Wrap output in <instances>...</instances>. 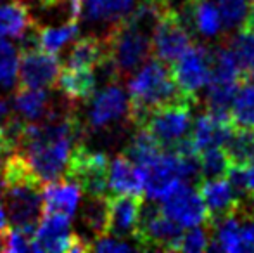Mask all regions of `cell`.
Instances as JSON below:
<instances>
[{"label":"cell","mask_w":254,"mask_h":253,"mask_svg":"<svg viewBox=\"0 0 254 253\" xmlns=\"http://www.w3.org/2000/svg\"><path fill=\"white\" fill-rule=\"evenodd\" d=\"M80 118L74 111H69L61 116L52 115L42 125L26 122L17 148L37 175L47 184L63 177L67 155L80 142Z\"/></svg>","instance_id":"obj_1"},{"label":"cell","mask_w":254,"mask_h":253,"mask_svg":"<svg viewBox=\"0 0 254 253\" xmlns=\"http://www.w3.org/2000/svg\"><path fill=\"white\" fill-rule=\"evenodd\" d=\"M44 180L21 153H10L0 169V203L10 229L33 238L44 217Z\"/></svg>","instance_id":"obj_2"},{"label":"cell","mask_w":254,"mask_h":253,"mask_svg":"<svg viewBox=\"0 0 254 253\" xmlns=\"http://www.w3.org/2000/svg\"><path fill=\"white\" fill-rule=\"evenodd\" d=\"M128 82V122L138 127L152 109L175 102H194L182 94L170 64L152 58L133 71Z\"/></svg>","instance_id":"obj_3"},{"label":"cell","mask_w":254,"mask_h":253,"mask_svg":"<svg viewBox=\"0 0 254 253\" xmlns=\"http://www.w3.org/2000/svg\"><path fill=\"white\" fill-rule=\"evenodd\" d=\"M104 42L114 78L137 71L152 56V33L131 23L127 16L113 24Z\"/></svg>","instance_id":"obj_4"},{"label":"cell","mask_w":254,"mask_h":253,"mask_svg":"<svg viewBox=\"0 0 254 253\" xmlns=\"http://www.w3.org/2000/svg\"><path fill=\"white\" fill-rule=\"evenodd\" d=\"M67 180L76 184L83 194L90 198L106 196L109 179V158L106 153L90 151L81 142L71 148L64 167Z\"/></svg>","instance_id":"obj_5"},{"label":"cell","mask_w":254,"mask_h":253,"mask_svg":"<svg viewBox=\"0 0 254 253\" xmlns=\"http://www.w3.org/2000/svg\"><path fill=\"white\" fill-rule=\"evenodd\" d=\"M138 127L145 128L159 142L163 151H171L182 141L190 137L192 104L190 102H175V104L159 106L147 113V116L142 120Z\"/></svg>","instance_id":"obj_6"},{"label":"cell","mask_w":254,"mask_h":253,"mask_svg":"<svg viewBox=\"0 0 254 253\" xmlns=\"http://www.w3.org/2000/svg\"><path fill=\"white\" fill-rule=\"evenodd\" d=\"M211 63L213 54L211 49L204 44H194L189 49H185L173 63L170 64L171 75L177 82L178 88L185 97H189L192 102H197L199 92L206 88L211 77Z\"/></svg>","instance_id":"obj_7"},{"label":"cell","mask_w":254,"mask_h":253,"mask_svg":"<svg viewBox=\"0 0 254 253\" xmlns=\"http://www.w3.org/2000/svg\"><path fill=\"white\" fill-rule=\"evenodd\" d=\"M184 233V227L166 217L159 206L142 208L137 229L133 238L137 241L138 250H164L177 252L178 241Z\"/></svg>","instance_id":"obj_8"},{"label":"cell","mask_w":254,"mask_h":253,"mask_svg":"<svg viewBox=\"0 0 254 253\" xmlns=\"http://www.w3.org/2000/svg\"><path fill=\"white\" fill-rule=\"evenodd\" d=\"M194 37L187 30L177 9L170 7L157 19L152 31V58L171 64L185 49L194 44Z\"/></svg>","instance_id":"obj_9"},{"label":"cell","mask_w":254,"mask_h":253,"mask_svg":"<svg viewBox=\"0 0 254 253\" xmlns=\"http://www.w3.org/2000/svg\"><path fill=\"white\" fill-rule=\"evenodd\" d=\"M159 210L184 229L202 224L209 226L206 205L194 184L178 182L163 199H159Z\"/></svg>","instance_id":"obj_10"},{"label":"cell","mask_w":254,"mask_h":253,"mask_svg":"<svg viewBox=\"0 0 254 253\" xmlns=\"http://www.w3.org/2000/svg\"><path fill=\"white\" fill-rule=\"evenodd\" d=\"M17 64L19 87L45 88L56 84L61 71V61L56 52H47L40 47L21 49Z\"/></svg>","instance_id":"obj_11"},{"label":"cell","mask_w":254,"mask_h":253,"mask_svg":"<svg viewBox=\"0 0 254 253\" xmlns=\"http://www.w3.org/2000/svg\"><path fill=\"white\" fill-rule=\"evenodd\" d=\"M144 179V192L147 199L159 201L178 182H184L180 175V155L163 151L149 165L140 167Z\"/></svg>","instance_id":"obj_12"},{"label":"cell","mask_w":254,"mask_h":253,"mask_svg":"<svg viewBox=\"0 0 254 253\" xmlns=\"http://www.w3.org/2000/svg\"><path fill=\"white\" fill-rule=\"evenodd\" d=\"M144 208L142 194H118L106 198V234L118 238L133 236Z\"/></svg>","instance_id":"obj_13"},{"label":"cell","mask_w":254,"mask_h":253,"mask_svg":"<svg viewBox=\"0 0 254 253\" xmlns=\"http://www.w3.org/2000/svg\"><path fill=\"white\" fill-rule=\"evenodd\" d=\"M199 194H201L204 205H206L207 215H209V226L228 215L237 213L241 208V199L237 198L235 191L232 189L227 177L220 179H202L195 184Z\"/></svg>","instance_id":"obj_14"},{"label":"cell","mask_w":254,"mask_h":253,"mask_svg":"<svg viewBox=\"0 0 254 253\" xmlns=\"http://www.w3.org/2000/svg\"><path fill=\"white\" fill-rule=\"evenodd\" d=\"M88 111V123L92 128H104L123 118H128V97L121 85L111 84L102 92L94 95Z\"/></svg>","instance_id":"obj_15"},{"label":"cell","mask_w":254,"mask_h":253,"mask_svg":"<svg viewBox=\"0 0 254 253\" xmlns=\"http://www.w3.org/2000/svg\"><path fill=\"white\" fill-rule=\"evenodd\" d=\"M71 240V219L61 213L44 215L31 240V252H67Z\"/></svg>","instance_id":"obj_16"},{"label":"cell","mask_w":254,"mask_h":253,"mask_svg":"<svg viewBox=\"0 0 254 253\" xmlns=\"http://www.w3.org/2000/svg\"><path fill=\"white\" fill-rule=\"evenodd\" d=\"M232 123L230 118H221L209 111H204L192 123L190 139L195 151L201 153L207 148H221L230 134Z\"/></svg>","instance_id":"obj_17"},{"label":"cell","mask_w":254,"mask_h":253,"mask_svg":"<svg viewBox=\"0 0 254 253\" xmlns=\"http://www.w3.org/2000/svg\"><path fill=\"white\" fill-rule=\"evenodd\" d=\"M56 84L69 101H90L97 90V77L90 68H61Z\"/></svg>","instance_id":"obj_18"},{"label":"cell","mask_w":254,"mask_h":253,"mask_svg":"<svg viewBox=\"0 0 254 253\" xmlns=\"http://www.w3.org/2000/svg\"><path fill=\"white\" fill-rule=\"evenodd\" d=\"M81 198V191L73 182H47L44 187L42 199H44V215L51 213H61V215L73 217L78 208V203Z\"/></svg>","instance_id":"obj_19"},{"label":"cell","mask_w":254,"mask_h":253,"mask_svg":"<svg viewBox=\"0 0 254 253\" xmlns=\"http://www.w3.org/2000/svg\"><path fill=\"white\" fill-rule=\"evenodd\" d=\"M107 187L118 194H142L144 192V179L142 170L125 155H118L109 163V179Z\"/></svg>","instance_id":"obj_20"},{"label":"cell","mask_w":254,"mask_h":253,"mask_svg":"<svg viewBox=\"0 0 254 253\" xmlns=\"http://www.w3.org/2000/svg\"><path fill=\"white\" fill-rule=\"evenodd\" d=\"M211 233L213 238L209 241L207 250L211 252H228V253H241L246 252L244 241H242L241 222H239L237 213L228 215L218 222L211 224Z\"/></svg>","instance_id":"obj_21"},{"label":"cell","mask_w":254,"mask_h":253,"mask_svg":"<svg viewBox=\"0 0 254 253\" xmlns=\"http://www.w3.org/2000/svg\"><path fill=\"white\" fill-rule=\"evenodd\" d=\"M107 61L106 42L99 37H83L71 47L66 59V66L71 68H90L95 70Z\"/></svg>","instance_id":"obj_22"},{"label":"cell","mask_w":254,"mask_h":253,"mask_svg":"<svg viewBox=\"0 0 254 253\" xmlns=\"http://www.w3.org/2000/svg\"><path fill=\"white\" fill-rule=\"evenodd\" d=\"M31 26H35V21L24 2L14 0L0 5V38H21Z\"/></svg>","instance_id":"obj_23"},{"label":"cell","mask_w":254,"mask_h":253,"mask_svg":"<svg viewBox=\"0 0 254 253\" xmlns=\"http://www.w3.org/2000/svg\"><path fill=\"white\" fill-rule=\"evenodd\" d=\"M221 148L230 165L248 167L254 162V128L234 125Z\"/></svg>","instance_id":"obj_24"},{"label":"cell","mask_w":254,"mask_h":253,"mask_svg":"<svg viewBox=\"0 0 254 253\" xmlns=\"http://www.w3.org/2000/svg\"><path fill=\"white\" fill-rule=\"evenodd\" d=\"M49 97L44 88L19 87L14 95V109L24 122H37L47 113Z\"/></svg>","instance_id":"obj_25"},{"label":"cell","mask_w":254,"mask_h":253,"mask_svg":"<svg viewBox=\"0 0 254 253\" xmlns=\"http://www.w3.org/2000/svg\"><path fill=\"white\" fill-rule=\"evenodd\" d=\"M161 153H163V148L159 146V142L145 128L138 127L135 135L131 137L130 144L125 148L123 155L130 162H133L137 167H145L151 162H154Z\"/></svg>","instance_id":"obj_26"},{"label":"cell","mask_w":254,"mask_h":253,"mask_svg":"<svg viewBox=\"0 0 254 253\" xmlns=\"http://www.w3.org/2000/svg\"><path fill=\"white\" fill-rule=\"evenodd\" d=\"M230 120L235 127L254 128V84L244 80L235 92L230 108Z\"/></svg>","instance_id":"obj_27"},{"label":"cell","mask_w":254,"mask_h":253,"mask_svg":"<svg viewBox=\"0 0 254 253\" xmlns=\"http://www.w3.org/2000/svg\"><path fill=\"white\" fill-rule=\"evenodd\" d=\"M78 35V21H69L59 28H38L37 44L47 52H57Z\"/></svg>","instance_id":"obj_28"},{"label":"cell","mask_w":254,"mask_h":253,"mask_svg":"<svg viewBox=\"0 0 254 253\" xmlns=\"http://www.w3.org/2000/svg\"><path fill=\"white\" fill-rule=\"evenodd\" d=\"M197 158L199 170H201V180L225 177L228 169H230V162H228L223 148H207L204 151L197 153Z\"/></svg>","instance_id":"obj_29"},{"label":"cell","mask_w":254,"mask_h":253,"mask_svg":"<svg viewBox=\"0 0 254 253\" xmlns=\"http://www.w3.org/2000/svg\"><path fill=\"white\" fill-rule=\"evenodd\" d=\"M227 42L237 54L246 80L254 84V37L249 35L248 31L239 30V33L230 37Z\"/></svg>","instance_id":"obj_30"},{"label":"cell","mask_w":254,"mask_h":253,"mask_svg":"<svg viewBox=\"0 0 254 253\" xmlns=\"http://www.w3.org/2000/svg\"><path fill=\"white\" fill-rule=\"evenodd\" d=\"M218 12L221 17L223 31L239 30L249 10V0H218Z\"/></svg>","instance_id":"obj_31"},{"label":"cell","mask_w":254,"mask_h":253,"mask_svg":"<svg viewBox=\"0 0 254 253\" xmlns=\"http://www.w3.org/2000/svg\"><path fill=\"white\" fill-rule=\"evenodd\" d=\"M17 51L10 42L0 38V87L12 88L17 82Z\"/></svg>","instance_id":"obj_32"},{"label":"cell","mask_w":254,"mask_h":253,"mask_svg":"<svg viewBox=\"0 0 254 253\" xmlns=\"http://www.w3.org/2000/svg\"><path fill=\"white\" fill-rule=\"evenodd\" d=\"M209 241H211V227L207 224L187 227V231L182 233L177 252H187V253L206 252L207 247H209Z\"/></svg>","instance_id":"obj_33"},{"label":"cell","mask_w":254,"mask_h":253,"mask_svg":"<svg viewBox=\"0 0 254 253\" xmlns=\"http://www.w3.org/2000/svg\"><path fill=\"white\" fill-rule=\"evenodd\" d=\"M87 203L83 206V224L92 229L95 234L104 236L106 234V196L90 198L87 196Z\"/></svg>","instance_id":"obj_34"},{"label":"cell","mask_w":254,"mask_h":253,"mask_svg":"<svg viewBox=\"0 0 254 253\" xmlns=\"http://www.w3.org/2000/svg\"><path fill=\"white\" fill-rule=\"evenodd\" d=\"M90 250L102 252V253H107V252H135V250H138V247L127 243V241L113 240V238H107V236H99L95 243H90Z\"/></svg>","instance_id":"obj_35"},{"label":"cell","mask_w":254,"mask_h":253,"mask_svg":"<svg viewBox=\"0 0 254 253\" xmlns=\"http://www.w3.org/2000/svg\"><path fill=\"white\" fill-rule=\"evenodd\" d=\"M106 2V14L107 21H114L125 17L135 7L137 0H104Z\"/></svg>","instance_id":"obj_36"},{"label":"cell","mask_w":254,"mask_h":253,"mask_svg":"<svg viewBox=\"0 0 254 253\" xmlns=\"http://www.w3.org/2000/svg\"><path fill=\"white\" fill-rule=\"evenodd\" d=\"M246 175H248V192H249V199L246 203H253L254 205V162L246 167Z\"/></svg>","instance_id":"obj_37"},{"label":"cell","mask_w":254,"mask_h":253,"mask_svg":"<svg viewBox=\"0 0 254 253\" xmlns=\"http://www.w3.org/2000/svg\"><path fill=\"white\" fill-rule=\"evenodd\" d=\"M67 3H69V21H80L83 0H67Z\"/></svg>","instance_id":"obj_38"},{"label":"cell","mask_w":254,"mask_h":253,"mask_svg":"<svg viewBox=\"0 0 254 253\" xmlns=\"http://www.w3.org/2000/svg\"><path fill=\"white\" fill-rule=\"evenodd\" d=\"M241 30L248 31L249 35H253V37H254V5L249 7L248 16H246V19H244V23H242Z\"/></svg>","instance_id":"obj_39"},{"label":"cell","mask_w":254,"mask_h":253,"mask_svg":"<svg viewBox=\"0 0 254 253\" xmlns=\"http://www.w3.org/2000/svg\"><path fill=\"white\" fill-rule=\"evenodd\" d=\"M9 153H12V149H10L9 142H7V139H5L3 125H0V156H2V155H9Z\"/></svg>","instance_id":"obj_40"},{"label":"cell","mask_w":254,"mask_h":253,"mask_svg":"<svg viewBox=\"0 0 254 253\" xmlns=\"http://www.w3.org/2000/svg\"><path fill=\"white\" fill-rule=\"evenodd\" d=\"M7 118H9V106L0 97V125H3L7 122Z\"/></svg>","instance_id":"obj_41"},{"label":"cell","mask_w":254,"mask_h":253,"mask_svg":"<svg viewBox=\"0 0 254 253\" xmlns=\"http://www.w3.org/2000/svg\"><path fill=\"white\" fill-rule=\"evenodd\" d=\"M9 229V222H7V217H5V210H3L2 203H0V233Z\"/></svg>","instance_id":"obj_42"},{"label":"cell","mask_w":254,"mask_h":253,"mask_svg":"<svg viewBox=\"0 0 254 253\" xmlns=\"http://www.w3.org/2000/svg\"><path fill=\"white\" fill-rule=\"evenodd\" d=\"M249 3H253V5H254V0H249Z\"/></svg>","instance_id":"obj_43"}]
</instances>
